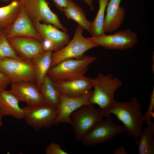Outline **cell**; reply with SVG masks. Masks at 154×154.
Listing matches in <instances>:
<instances>
[{"label": "cell", "mask_w": 154, "mask_h": 154, "mask_svg": "<svg viewBox=\"0 0 154 154\" xmlns=\"http://www.w3.org/2000/svg\"><path fill=\"white\" fill-rule=\"evenodd\" d=\"M141 108L140 103L136 97H133L129 102H118L114 100L105 113V116L113 114L122 122L125 131L133 136L135 145H138V137L144 121Z\"/></svg>", "instance_id": "obj_1"}, {"label": "cell", "mask_w": 154, "mask_h": 154, "mask_svg": "<svg viewBox=\"0 0 154 154\" xmlns=\"http://www.w3.org/2000/svg\"><path fill=\"white\" fill-rule=\"evenodd\" d=\"M84 29L78 25L75 29L73 38L68 44L60 50L52 52L50 68L64 60L80 58L87 50L98 46L83 36Z\"/></svg>", "instance_id": "obj_4"}, {"label": "cell", "mask_w": 154, "mask_h": 154, "mask_svg": "<svg viewBox=\"0 0 154 154\" xmlns=\"http://www.w3.org/2000/svg\"><path fill=\"white\" fill-rule=\"evenodd\" d=\"M92 92L91 90L78 96H66L58 93L59 103L57 107V113L54 125L62 123L72 125L71 114L83 106L92 104L90 102V99Z\"/></svg>", "instance_id": "obj_12"}, {"label": "cell", "mask_w": 154, "mask_h": 154, "mask_svg": "<svg viewBox=\"0 0 154 154\" xmlns=\"http://www.w3.org/2000/svg\"><path fill=\"white\" fill-rule=\"evenodd\" d=\"M16 56L34 64L37 59L45 51L43 41L26 36H16L7 38Z\"/></svg>", "instance_id": "obj_10"}, {"label": "cell", "mask_w": 154, "mask_h": 154, "mask_svg": "<svg viewBox=\"0 0 154 154\" xmlns=\"http://www.w3.org/2000/svg\"><path fill=\"white\" fill-rule=\"evenodd\" d=\"M22 6L21 0H13L9 5L0 7V30L13 23L19 14Z\"/></svg>", "instance_id": "obj_19"}, {"label": "cell", "mask_w": 154, "mask_h": 154, "mask_svg": "<svg viewBox=\"0 0 154 154\" xmlns=\"http://www.w3.org/2000/svg\"><path fill=\"white\" fill-rule=\"evenodd\" d=\"M52 52L45 51L40 55L34 63L36 76V84L38 89L50 68Z\"/></svg>", "instance_id": "obj_21"}, {"label": "cell", "mask_w": 154, "mask_h": 154, "mask_svg": "<svg viewBox=\"0 0 154 154\" xmlns=\"http://www.w3.org/2000/svg\"><path fill=\"white\" fill-rule=\"evenodd\" d=\"M10 83L11 81L9 79L0 72V89H5Z\"/></svg>", "instance_id": "obj_28"}, {"label": "cell", "mask_w": 154, "mask_h": 154, "mask_svg": "<svg viewBox=\"0 0 154 154\" xmlns=\"http://www.w3.org/2000/svg\"><path fill=\"white\" fill-rule=\"evenodd\" d=\"M113 153L114 154H127L128 153L123 145H121L119 148L115 149Z\"/></svg>", "instance_id": "obj_30"}, {"label": "cell", "mask_w": 154, "mask_h": 154, "mask_svg": "<svg viewBox=\"0 0 154 154\" xmlns=\"http://www.w3.org/2000/svg\"><path fill=\"white\" fill-rule=\"evenodd\" d=\"M97 58L84 55L79 58L66 59L50 68L47 74L54 82L80 78L85 76L88 66Z\"/></svg>", "instance_id": "obj_2"}, {"label": "cell", "mask_w": 154, "mask_h": 154, "mask_svg": "<svg viewBox=\"0 0 154 154\" xmlns=\"http://www.w3.org/2000/svg\"><path fill=\"white\" fill-rule=\"evenodd\" d=\"M0 72L9 79L11 83L28 82L36 83L34 64L19 57L0 59Z\"/></svg>", "instance_id": "obj_5"}, {"label": "cell", "mask_w": 154, "mask_h": 154, "mask_svg": "<svg viewBox=\"0 0 154 154\" xmlns=\"http://www.w3.org/2000/svg\"><path fill=\"white\" fill-rule=\"evenodd\" d=\"M39 91L46 103L57 108L59 103L58 93L54 82L47 74L44 77Z\"/></svg>", "instance_id": "obj_23"}, {"label": "cell", "mask_w": 154, "mask_h": 154, "mask_svg": "<svg viewBox=\"0 0 154 154\" xmlns=\"http://www.w3.org/2000/svg\"><path fill=\"white\" fill-rule=\"evenodd\" d=\"M24 111L23 119L26 123L36 130L50 128L54 123L57 108L46 103L40 105L22 107Z\"/></svg>", "instance_id": "obj_9"}, {"label": "cell", "mask_w": 154, "mask_h": 154, "mask_svg": "<svg viewBox=\"0 0 154 154\" xmlns=\"http://www.w3.org/2000/svg\"><path fill=\"white\" fill-rule=\"evenodd\" d=\"M8 57H18L8 42L4 32L0 30V59Z\"/></svg>", "instance_id": "obj_25"}, {"label": "cell", "mask_w": 154, "mask_h": 154, "mask_svg": "<svg viewBox=\"0 0 154 154\" xmlns=\"http://www.w3.org/2000/svg\"><path fill=\"white\" fill-rule=\"evenodd\" d=\"M36 31L43 40H47L52 44L54 52L62 48L70 41V37L67 33L59 30L50 24L39 21H32Z\"/></svg>", "instance_id": "obj_14"}, {"label": "cell", "mask_w": 154, "mask_h": 154, "mask_svg": "<svg viewBox=\"0 0 154 154\" xmlns=\"http://www.w3.org/2000/svg\"><path fill=\"white\" fill-rule=\"evenodd\" d=\"M106 117L105 120L99 121L84 135L80 141L83 144L89 146L107 142L125 131L123 125L113 123L109 114Z\"/></svg>", "instance_id": "obj_7"}, {"label": "cell", "mask_w": 154, "mask_h": 154, "mask_svg": "<svg viewBox=\"0 0 154 154\" xmlns=\"http://www.w3.org/2000/svg\"><path fill=\"white\" fill-rule=\"evenodd\" d=\"M109 0H98L99 9L92 22V36H100L105 34L104 29L105 11Z\"/></svg>", "instance_id": "obj_24"}, {"label": "cell", "mask_w": 154, "mask_h": 154, "mask_svg": "<svg viewBox=\"0 0 154 154\" xmlns=\"http://www.w3.org/2000/svg\"><path fill=\"white\" fill-rule=\"evenodd\" d=\"M63 11L68 19H71L76 22L83 29L86 30L92 35V22L86 18V14L83 9L70 0L68 7L63 9Z\"/></svg>", "instance_id": "obj_20"}, {"label": "cell", "mask_w": 154, "mask_h": 154, "mask_svg": "<svg viewBox=\"0 0 154 154\" xmlns=\"http://www.w3.org/2000/svg\"><path fill=\"white\" fill-rule=\"evenodd\" d=\"M56 7L61 11L69 5L70 0H52Z\"/></svg>", "instance_id": "obj_29"}, {"label": "cell", "mask_w": 154, "mask_h": 154, "mask_svg": "<svg viewBox=\"0 0 154 154\" xmlns=\"http://www.w3.org/2000/svg\"><path fill=\"white\" fill-rule=\"evenodd\" d=\"M86 38L98 46L120 51L133 48L138 42L137 34L129 29L116 31L112 34H104Z\"/></svg>", "instance_id": "obj_8"}, {"label": "cell", "mask_w": 154, "mask_h": 154, "mask_svg": "<svg viewBox=\"0 0 154 154\" xmlns=\"http://www.w3.org/2000/svg\"><path fill=\"white\" fill-rule=\"evenodd\" d=\"M105 113L92 104L83 106L70 115L75 139L80 141L84 135L105 116Z\"/></svg>", "instance_id": "obj_6"}, {"label": "cell", "mask_w": 154, "mask_h": 154, "mask_svg": "<svg viewBox=\"0 0 154 154\" xmlns=\"http://www.w3.org/2000/svg\"><path fill=\"white\" fill-rule=\"evenodd\" d=\"M154 110V88L150 96V101L149 104L148 108L147 111L144 115L143 117L144 121H146L148 125H150L151 121V117L152 113Z\"/></svg>", "instance_id": "obj_27"}, {"label": "cell", "mask_w": 154, "mask_h": 154, "mask_svg": "<svg viewBox=\"0 0 154 154\" xmlns=\"http://www.w3.org/2000/svg\"><path fill=\"white\" fill-rule=\"evenodd\" d=\"M17 97L9 90L0 89V114L11 116L17 119H23L24 111L19 105Z\"/></svg>", "instance_id": "obj_18"}, {"label": "cell", "mask_w": 154, "mask_h": 154, "mask_svg": "<svg viewBox=\"0 0 154 154\" xmlns=\"http://www.w3.org/2000/svg\"><path fill=\"white\" fill-rule=\"evenodd\" d=\"M121 0H109L107 5L106 14L104 18V32L111 33L118 29L123 23L125 15V9L120 7Z\"/></svg>", "instance_id": "obj_17"}, {"label": "cell", "mask_w": 154, "mask_h": 154, "mask_svg": "<svg viewBox=\"0 0 154 154\" xmlns=\"http://www.w3.org/2000/svg\"><path fill=\"white\" fill-rule=\"evenodd\" d=\"M85 3L88 5L91 10H93L94 8L92 4V0H83Z\"/></svg>", "instance_id": "obj_31"}, {"label": "cell", "mask_w": 154, "mask_h": 154, "mask_svg": "<svg viewBox=\"0 0 154 154\" xmlns=\"http://www.w3.org/2000/svg\"><path fill=\"white\" fill-rule=\"evenodd\" d=\"M31 21H42L67 32V29L61 23L58 16L52 12L46 0H21Z\"/></svg>", "instance_id": "obj_11"}, {"label": "cell", "mask_w": 154, "mask_h": 154, "mask_svg": "<svg viewBox=\"0 0 154 154\" xmlns=\"http://www.w3.org/2000/svg\"><path fill=\"white\" fill-rule=\"evenodd\" d=\"M122 84L121 80L117 77H114L112 74L104 75L98 73L93 79L94 90L90 99V103L97 104L105 113L115 100L116 92Z\"/></svg>", "instance_id": "obj_3"}, {"label": "cell", "mask_w": 154, "mask_h": 154, "mask_svg": "<svg viewBox=\"0 0 154 154\" xmlns=\"http://www.w3.org/2000/svg\"><path fill=\"white\" fill-rule=\"evenodd\" d=\"M2 116L0 114V127L2 125L3 123L2 121Z\"/></svg>", "instance_id": "obj_32"}, {"label": "cell", "mask_w": 154, "mask_h": 154, "mask_svg": "<svg viewBox=\"0 0 154 154\" xmlns=\"http://www.w3.org/2000/svg\"><path fill=\"white\" fill-rule=\"evenodd\" d=\"M22 2L21 9L17 18L13 24L4 30L6 37L7 38L16 36L29 37L43 41L35 30Z\"/></svg>", "instance_id": "obj_15"}, {"label": "cell", "mask_w": 154, "mask_h": 154, "mask_svg": "<svg viewBox=\"0 0 154 154\" xmlns=\"http://www.w3.org/2000/svg\"><path fill=\"white\" fill-rule=\"evenodd\" d=\"M46 154H68L63 150L60 145L54 142L50 143L46 148L45 150Z\"/></svg>", "instance_id": "obj_26"}, {"label": "cell", "mask_w": 154, "mask_h": 154, "mask_svg": "<svg viewBox=\"0 0 154 154\" xmlns=\"http://www.w3.org/2000/svg\"><path fill=\"white\" fill-rule=\"evenodd\" d=\"M9 91L14 94L20 102L27 106H35L46 104L45 100L35 83L19 82L12 83Z\"/></svg>", "instance_id": "obj_13"}, {"label": "cell", "mask_w": 154, "mask_h": 154, "mask_svg": "<svg viewBox=\"0 0 154 154\" xmlns=\"http://www.w3.org/2000/svg\"><path fill=\"white\" fill-rule=\"evenodd\" d=\"M54 83L59 93L68 96H78L91 91L93 87V79L84 76L79 79Z\"/></svg>", "instance_id": "obj_16"}, {"label": "cell", "mask_w": 154, "mask_h": 154, "mask_svg": "<svg viewBox=\"0 0 154 154\" xmlns=\"http://www.w3.org/2000/svg\"><path fill=\"white\" fill-rule=\"evenodd\" d=\"M154 122L146 127L138 137L139 154L154 153Z\"/></svg>", "instance_id": "obj_22"}]
</instances>
